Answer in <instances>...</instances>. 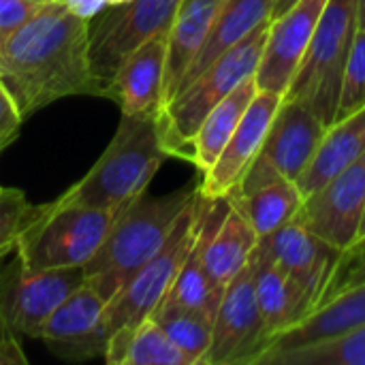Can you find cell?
Here are the masks:
<instances>
[{
    "label": "cell",
    "mask_w": 365,
    "mask_h": 365,
    "mask_svg": "<svg viewBox=\"0 0 365 365\" xmlns=\"http://www.w3.org/2000/svg\"><path fill=\"white\" fill-rule=\"evenodd\" d=\"M56 2L64 4L71 13H75L83 19L96 17L107 6V0H56Z\"/></svg>",
    "instance_id": "e575fe53"
},
{
    "label": "cell",
    "mask_w": 365,
    "mask_h": 365,
    "mask_svg": "<svg viewBox=\"0 0 365 365\" xmlns=\"http://www.w3.org/2000/svg\"><path fill=\"white\" fill-rule=\"evenodd\" d=\"M41 205H32L17 188H2L0 192V259L17 248L24 229L36 218Z\"/></svg>",
    "instance_id": "1f68e13d"
},
{
    "label": "cell",
    "mask_w": 365,
    "mask_h": 365,
    "mask_svg": "<svg viewBox=\"0 0 365 365\" xmlns=\"http://www.w3.org/2000/svg\"><path fill=\"white\" fill-rule=\"evenodd\" d=\"M365 152V107L327 126L308 169L297 180V186L308 199L325 186L344 167L355 163Z\"/></svg>",
    "instance_id": "603a6c76"
},
{
    "label": "cell",
    "mask_w": 365,
    "mask_h": 365,
    "mask_svg": "<svg viewBox=\"0 0 365 365\" xmlns=\"http://www.w3.org/2000/svg\"><path fill=\"white\" fill-rule=\"evenodd\" d=\"M261 244L269 252V257L299 284V289L310 299V310L314 308L321 289L338 259L336 248L314 235L299 218V214L274 231L272 235L263 237Z\"/></svg>",
    "instance_id": "ac0fdd59"
},
{
    "label": "cell",
    "mask_w": 365,
    "mask_h": 365,
    "mask_svg": "<svg viewBox=\"0 0 365 365\" xmlns=\"http://www.w3.org/2000/svg\"><path fill=\"white\" fill-rule=\"evenodd\" d=\"M357 34V0H327L310 47L284 98L308 105L331 126L342 71Z\"/></svg>",
    "instance_id": "8992f818"
},
{
    "label": "cell",
    "mask_w": 365,
    "mask_h": 365,
    "mask_svg": "<svg viewBox=\"0 0 365 365\" xmlns=\"http://www.w3.org/2000/svg\"><path fill=\"white\" fill-rule=\"evenodd\" d=\"M105 308L107 302L83 282L45 321L38 340L66 361L103 357L111 336L105 321Z\"/></svg>",
    "instance_id": "4fadbf2b"
},
{
    "label": "cell",
    "mask_w": 365,
    "mask_h": 365,
    "mask_svg": "<svg viewBox=\"0 0 365 365\" xmlns=\"http://www.w3.org/2000/svg\"><path fill=\"white\" fill-rule=\"evenodd\" d=\"M261 365H365V325L331 342L267 357Z\"/></svg>",
    "instance_id": "f1b7e54d"
},
{
    "label": "cell",
    "mask_w": 365,
    "mask_h": 365,
    "mask_svg": "<svg viewBox=\"0 0 365 365\" xmlns=\"http://www.w3.org/2000/svg\"><path fill=\"white\" fill-rule=\"evenodd\" d=\"M207 205L210 199L203 197L199 190L180 214L163 248L107 302L105 321L109 334L122 327L139 325L165 299L199 235Z\"/></svg>",
    "instance_id": "52a82bcc"
},
{
    "label": "cell",
    "mask_w": 365,
    "mask_h": 365,
    "mask_svg": "<svg viewBox=\"0 0 365 365\" xmlns=\"http://www.w3.org/2000/svg\"><path fill=\"white\" fill-rule=\"evenodd\" d=\"M197 192L199 184L163 197H148L143 192L126 205L98 252L83 265L86 282L109 302L163 248L180 214Z\"/></svg>",
    "instance_id": "3957f363"
},
{
    "label": "cell",
    "mask_w": 365,
    "mask_h": 365,
    "mask_svg": "<svg viewBox=\"0 0 365 365\" xmlns=\"http://www.w3.org/2000/svg\"><path fill=\"white\" fill-rule=\"evenodd\" d=\"M47 0H0V38L21 28Z\"/></svg>",
    "instance_id": "d6a6232c"
},
{
    "label": "cell",
    "mask_w": 365,
    "mask_h": 365,
    "mask_svg": "<svg viewBox=\"0 0 365 365\" xmlns=\"http://www.w3.org/2000/svg\"><path fill=\"white\" fill-rule=\"evenodd\" d=\"M212 203V199H210ZM210 210V205H207ZM205 218H207V212L203 216V222H201V229H199V235L186 257V261L182 263L169 293L165 295L167 299L180 304V306H186V308H192V310H199L203 314H207L210 319L216 317V310H218V304L222 299V291L207 274L205 265H203V240H205Z\"/></svg>",
    "instance_id": "4316f807"
},
{
    "label": "cell",
    "mask_w": 365,
    "mask_h": 365,
    "mask_svg": "<svg viewBox=\"0 0 365 365\" xmlns=\"http://www.w3.org/2000/svg\"><path fill=\"white\" fill-rule=\"evenodd\" d=\"M26 364H28V359H26V355H24V351H21L19 342H17V344H13V346H9V349H0V365H26Z\"/></svg>",
    "instance_id": "d590c367"
},
{
    "label": "cell",
    "mask_w": 365,
    "mask_h": 365,
    "mask_svg": "<svg viewBox=\"0 0 365 365\" xmlns=\"http://www.w3.org/2000/svg\"><path fill=\"white\" fill-rule=\"evenodd\" d=\"M21 122H24V118H21L19 109L15 107L6 88L0 83V150H4L9 143L15 141V137L19 135Z\"/></svg>",
    "instance_id": "836d02e7"
},
{
    "label": "cell",
    "mask_w": 365,
    "mask_h": 365,
    "mask_svg": "<svg viewBox=\"0 0 365 365\" xmlns=\"http://www.w3.org/2000/svg\"><path fill=\"white\" fill-rule=\"evenodd\" d=\"M269 21L261 24L242 43L218 56L199 77L184 86L160 111L158 130L169 156L190 160L192 139L205 115L244 79L257 73Z\"/></svg>",
    "instance_id": "277c9868"
},
{
    "label": "cell",
    "mask_w": 365,
    "mask_h": 365,
    "mask_svg": "<svg viewBox=\"0 0 365 365\" xmlns=\"http://www.w3.org/2000/svg\"><path fill=\"white\" fill-rule=\"evenodd\" d=\"M365 233V210H364V216H361V225H359V231H357V237L359 235H364Z\"/></svg>",
    "instance_id": "ab89813d"
},
{
    "label": "cell",
    "mask_w": 365,
    "mask_h": 365,
    "mask_svg": "<svg viewBox=\"0 0 365 365\" xmlns=\"http://www.w3.org/2000/svg\"><path fill=\"white\" fill-rule=\"evenodd\" d=\"M229 201L248 218L259 240H263L291 222L299 214L306 199L297 182L278 180L248 195H231Z\"/></svg>",
    "instance_id": "484cf974"
},
{
    "label": "cell",
    "mask_w": 365,
    "mask_h": 365,
    "mask_svg": "<svg viewBox=\"0 0 365 365\" xmlns=\"http://www.w3.org/2000/svg\"><path fill=\"white\" fill-rule=\"evenodd\" d=\"M13 344H17V336L11 331V327L2 314V308H0V349H9Z\"/></svg>",
    "instance_id": "8d00e7d4"
},
{
    "label": "cell",
    "mask_w": 365,
    "mask_h": 365,
    "mask_svg": "<svg viewBox=\"0 0 365 365\" xmlns=\"http://www.w3.org/2000/svg\"><path fill=\"white\" fill-rule=\"evenodd\" d=\"M257 79L255 75L244 79L233 92H229L201 122L192 148H190V163L201 171V175L216 163L222 148L231 139L233 130L237 128L242 115L246 113L250 101L257 94Z\"/></svg>",
    "instance_id": "cb8c5ba5"
},
{
    "label": "cell",
    "mask_w": 365,
    "mask_h": 365,
    "mask_svg": "<svg viewBox=\"0 0 365 365\" xmlns=\"http://www.w3.org/2000/svg\"><path fill=\"white\" fill-rule=\"evenodd\" d=\"M169 340L190 359L192 365H203V359L212 344L214 319L207 314L180 306L171 299H163L150 314Z\"/></svg>",
    "instance_id": "83f0119b"
},
{
    "label": "cell",
    "mask_w": 365,
    "mask_h": 365,
    "mask_svg": "<svg viewBox=\"0 0 365 365\" xmlns=\"http://www.w3.org/2000/svg\"><path fill=\"white\" fill-rule=\"evenodd\" d=\"M365 107V32L357 30L349 60L342 71L340 92H338V105L334 122L359 111ZM331 122V124H334Z\"/></svg>",
    "instance_id": "f546056e"
},
{
    "label": "cell",
    "mask_w": 365,
    "mask_h": 365,
    "mask_svg": "<svg viewBox=\"0 0 365 365\" xmlns=\"http://www.w3.org/2000/svg\"><path fill=\"white\" fill-rule=\"evenodd\" d=\"M83 282V267L32 269L17 259L0 276V308L11 331L38 338L45 321Z\"/></svg>",
    "instance_id": "8fae6325"
},
{
    "label": "cell",
    "mask_w": 365,
    "mask_h": 365,
    "mask_svg": "<svg viewBox=\"0 0 365 365\" xmlns=\"http://www.w3.org/2000/svg\"><path fill=\"white\" fill-rule=\"evenodd\" d=\"M327 0H297L282 15L269 19L265 47L255 73L257 88L284 98L310 47Z\"/></svg>",
    "instance_id": "5bb4252c"
},
{
    "label": "cell",
    "mask_w": 365,
    "mask_h": 365,
    "mask_svg": "<svg viewBox=\"0 0 365 365\" xmlns=\"http://www.w3.org/2000/svg\"><path fill=\"white\" fill-rule=\"evenodd\" d=\"M88 32L90 19L47 0L0 38V83L24 120L66 96H103L90 68Z\"/></svg>",
    "instance_id": "6da1fadb"
},
{
    "label": "cell",
    "mask_w": 365,
    "mask_h": 365,
    "mask_svg": "<svg viewBox=\"0 0 365 365\" xmlns=\"http://www.w3.org/2000/svg\"><path fill=\"white\" fill-rule=\"evenodd\" d=\"M122 210L45 203L17 240V259L32 269L83 267L98 252Z\"/></svg>",
    "instance_id": "5b68a950"
},
{
    "label": "cell",
    "mask_w": 365,
    "mask_h": 365,
    "mask_svg": "<svg viewBox=\"0 0 365 365\" xmlns=\"http://www.w3.org/2000/svg\"><path fill=\"white\" fill-rule=\"evenodd\" d=\"M169 158L158 130V111L122 115L118 130L94 167L58 203L124 210L141 197Z\"/></svg>",
    "instance_id": "7a4b0ae2"
},
{
    "label": "cell",
    "mask_w": 365,
    "mask_h": 365,
    "mask_svg": "<svg viewBox=\"0 0 365 365\" xmlns=\"http://www.w3.org/2000/svg\"><path fill=\"white\" fill-rule=\"evenodd\" d=\"M169 30L158 32L133 51L115 73L107 96L118 103L122 115L154 113L163 105L165 66H167Z\"/></svg>",
    "instance_id": "d6986e66"
},
{
    "label": "cell",
    "mask_w": 365,
    "mask_h": 365,
    "mask_svg": "<svg viewBox=\"0 0 365 365\" xmlns=\"http://www.w3.org/2000/svg\"><path fill=\"white\" fill-rule=\"evenodd\" d=\"M357 30L365 32V0H357Z\"/></svg>",
    "instance_id": "f35d334b"
},
{
    "label": "cell",
    "mask_w": 365,
    "mask_h": 365,
    "mask_svg": "<svg viewBox=\"0 0 365 365\" xmlns=\"http://www.w3.org/2000/svg\"><path fill=\"white\" fill-rule=\"evenodd\" d=\"M259 246L248 218L227 199H214L205 218L203 265L210 278L225 289L252 259Z\"/></svg>",
    "instance_id": "e0dca14e"
},
{
    "label": "cell",
    "mask_w": 365,
    "mask_h": 365,
    "mask_svg": "<svg viewBox=\"0 0 365 365\" xmlns=\"http://www.w3.org/2000/svg\"><path fill=\"white\" fill-rule=\"evenodd\" d=\"M103 357L109 365H192L152 317L115 329Z\"/></svg>",
    "instance_id": "d4e9b609"
},
{
    "label": "cell",
    "mask_w": 365,
    "mask_h": 365,
    "mask_svg": "<svg viewBox=\"0 0 365 365\" xmlns=\"http://www.w3.org/2000/svg\"><path fill=\"white\" fill-rule=\"evenodd\" d=\"M365 284V233L355 237L344 250L338 252V259L321 289V295L314 304V308L323 302H327L329 297L355 289V287H364ZM312 308V310H314Z\"/></svg>",
    "instance_id": "4dcf8cb0"
},
{
    "label": "cell",
    "mask_w": 365,
    "mask_h": 365,
    "mask_svg": "<svg viewBox=\"0 0 365 365\" xmlns=\"http://www.w3.org/2000/svg\"><path fill=\"white\" fill-rule=\"evenodd\" d=\"M182 0H126L107 4L88 32V58L103 96L126 58L158 32L171 30Z\"/></svg>",
    "instance_id": "ba28073f"
},
{
    "label": "cell",
    "mask_w": 365,
    "mask_h": 365,
    "mask_svg": "<svg viewBox=\"0 0 365 365\" xmlns=\"http://www.w3.org/2000/svg\"><path fill=\"white\" fill-rule=\"evenodd\" d=\"M225 0H182L175 19L169 30V47H167V66H165V86H163V105L160 109L175 96L180 81L201 45L205 43L218 11Z\"/></svg>",
    "instance_id": "ffe728a7"
},
{
    "label": "cell",
    "mask_w": 365,
    "mask_h": 365,
    "mask_svg": "<svg viewBox=\"0 0 365 365\" xmlns=\"http://www.w3.org/2000/svg\"><path fill=\"white\" fill-rule=\"evenodd\" d=\"M325 130L327 126L308 105L282 98L257 158L231 195H248L278 180L297 182L308 169Z\"/></svg>",
    "instance_id": "9c48e42d"
},
{
    "label": "cell",
    "mask_w": 365,
    "mask_h": 365,
    "mask_svg": "<svg viewBox=\"0 0 365 365\" xmlns=\"http://www.w3.org/2000/svg\"><path fill=\"white\" fill-rule=\"evenodd\" d=\"M2 188H4V186H0V192H2Z\"/></svg>",
    "instance_id": "b9f144b4"
},
{
    "label": "cell",
    "mask_w": 365,
    "mask_h": 365,
    "mask_svg": "<svg viewBox=\"0 0 365 365\" xmlns=\"http://www.w3.org/2000/svg\"><path fill=\"white\" fill-rule=\"evenodd\" d=\"M361 325H365V284L329 297L327 302L310 310L304 319L272 336L255 365H261L267 357L287 351L338 340L359 329Z\"/></svg>",
    "instance_id": "2e32d148"
},
{
    "label": "cell",
    "mask_w": 365,
    "mask_h": 365,
    "mask_svg": "<svg viewBox=\"0 0 365 365\" xmlns=\"http://www.w3.org/2000/svg\"><path fill=\"white\" fill-rule=\"evenodd\" d=\"M118 2H126V0H107V4H118Z\"/></svg>",
    "instance_id": "60d3db41"
},
{
    "label": "cell",
    "mask_w": 365,
    "mask_h": 365,
    "mask_svg": "<svg viewBox=\"0 0 365 365\" xmlns=\"http://www.w3.org/2000/svg\"><path fill=\"white\" fill-rule=\"evenodd\" d=\"M255 263L257 302L269 340L272 336L304 319L310 312V299L299 289V284L269 257L261 240L255 250Z\"/></svg>",
    "instance_id": "44dd1931"
},
{
    "label": "cell",
    "mask_w": 365,
    "mask_h": 365,
    "mask_svg": "<svg viewBox=\"0 0 365 365\" xmlns=\"http://www.w3.org/2000/svg\"><path fill=\"white\" fill-rule=\"evenodd\" d=\"M364 210L365 152L304 201L299 218L331 248L344 250L357 237Z\"/></svg>",
    "instance_id": "7c38bea8"
},
{
    "label": "cell",
    "mask_w": 365,
    "mask_h": 365,
    "mask_svg": "<svg viewBox=\"0 0 365 365\" xmlns=\"http://www.w3.org/2000/svg\"><path fill=\"white\" fill-rule=\"evenodd\" d=\"M297 0H276V4H274V13H272V19L274 17H278V15H282L287 9H291L293 4H295Z\"/></svg>",
    "instance_id": "74e56055"
},
{
    "label": "cell",
    "mask_w": 365,
    "mask_h": 365,
    "mask_svg": "<svg viewBox=\"0 0 365 365\" xmlns=\"http://www.w3.org/2000/svg\"><path fill=\"white\" fill-rule=\"evenodd\" d=\"M255 255L225 287L203 365H255L267 344L265 323L257 302Z\"/></svg>",
    "instance_id": "30bf717a"
},
{
    "label": "cell",
    "mask_w": 365,
    "mask_h": 365,
    "mask_svg": "<svg viewBox=\"0 0 365 365\" xmlns=\"http://www.w3.org/2000/svg\"><path fill=\"white\" fill-rule=\"evenodd\" d=\"M280 105H282L280 94L257 90L255 98L250 101L246 113L242 115L227 145L222 148L220 156L203 173L199 182V190L203 197L212 201L227 199L240 186L242 178L246 175L252 160L257 158Z\"/></svg>",
    "instance_id": "9a60e30c"
},
{
    "label": "cell",
    "mask_w": 365,
    "mask_h": 365,
    "mask_svg": "<svg viewBox=\"0 0 365 365\" xmlns=\"http://www.w3.org/2000/svg\"><path fill=\"white\" fill-rule=\"evenodd\" d=\"M274 4L276 0H225L205 43L201 45L192 64L184 73L178 92L184 86H188L195 77H199L218 56L242 43L261 24L269 21L274 13Z\"/></svg>",
    "instance_id": "7402d4cb"
}]
</instances>
